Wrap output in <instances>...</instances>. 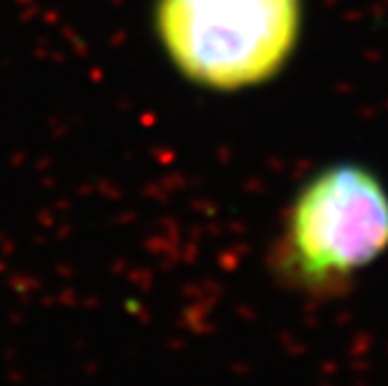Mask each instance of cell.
Here are the masks:
<instances>
[{
  "mask_svg": "<svg viewBox=\"0 0 388 386\" xmlns=\"http://www.w3.org/2000/svg\"><path fill=\"white\" fill-rule=\"evenodd\" d=\"M388 251V189L360 163H335L302 184L284 214L272 265L309 296H331Z\"/></svg>",
  "mask_w": 388,
  "mask_h": 386,
  "instance_id": "cell-1",
  "label": "cell"
},
{
  "mask_svg": "<svg viewBox=\"0 0 388 386\" xmlns=\"http://www.w3.org/2000/svg\"><path fill=\"white\" fill-rule=\"evenodd\" d=\"M154 26L182 77L235 94L289 65L302 33V0H156Z\"/></svg>",
  "mask_w": 388,
  "mask_h": 386,
  "instance_id": "cell-2",
  "label": "cell"
}]
</instances>
